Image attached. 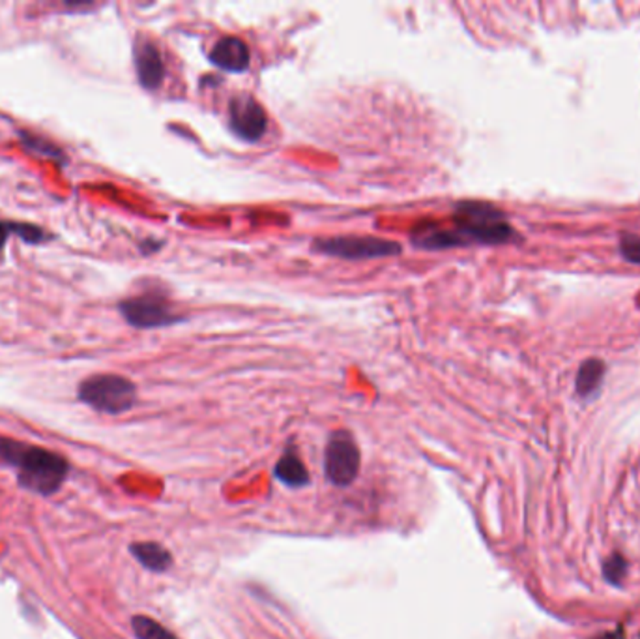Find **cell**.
Instances as JSON below:
<instances>
[{"label":"cell","instance_id":"obj_11","mask_svg":"<svg viewBox=\"0 0 640 639\" xmlns=\"http://www.w3.org/2000/svg\"><path fill=\"white\" fill-rule=\"evenodd\" d=\"M275 477L291 487H302L309 482L307 467L302 464V459L294 450L284 452L283 457L277 461Z\"/></svg>","mask_w":640,"mask_h":639},{"label":"cell","instance_id":"obj_7","mask_svg":"<svg viewBox=\"0 0 640 639\" xmlns=\"http://www.w3.org/2000/svg\"><path fill=\"white\" fill-rule=\"evenodd\" d=\"M231 130L247 143L263 139L268 128V117L263 105L252 94H238L229 105Z\"/></svg>","mask_w":640,"mask_h":639},{"label":"cell","instance_id":"obj_12","mask_svg":"<svg viewBox=\"0 0 640 639\" xmlns=\"http://www.w3.org/2000/svg\"><path fill=\"white\" fill-rule=\"evenodd\" d=\"M603 377H604V364L599 359L584 361L575 379L577 394L583 398L594 396L603 382Z\"/></svg>","mask_w":640,"mask_h":639},{"label":"cell","instance_id":"obj_8","mask_svg":"<svg viewBox=\"0 0 640 639\" xmlns=\"http://www.w3.org/2000/svg\"><path fill=\"white\" fill-rule=\"evenodd\" d=\"M135 72L137 79L147 90H158L165 78V66L160 49L150 42L142 40L135 46Z\"/></svg>","mask_w":640,"mask_h":639},{"label":"cell","instance_id":"obj_17","mask_svg":"<svg viewBox=\"0 0 640 639\" xmlns=\"http://www.w3.org/2000/svg\"><path fill=\"white\" fill-rule=\"evenodd\" d=\"M603 572H604V578H607L611 583L618 585L625 576V560L620 555H613L611 559H607V562H604Z\"/></svg>","mask_w":640,"mask_h":639},{"label":"cell","instance_id":"obj_13","mask_svg":"<svg viewBox=\"0 0 640 639\" xmlns=\"http://www.w3.org/2000/svg\"><path fill=\"white\" fill-rule=\"evenodd\" d=\"M17 235L21 236L25 242L28 244H42L49 238V235L40 229V227H36L32 224H12V222H0V252H3V247L6 244V238L8 235Z\"/></svg>","mask_w":640,"mask_h":639},{"label":"cell","instance_id":"obj_10","mask_svg":"<svg viewBox=\"0 0 640 639\" xmlns=\"http://www.w3.org/2000/svg\"><path fill=\"white\" fill-rule=\"evenodd\" d=\"M129 551L142 566L149 568V571H152V572H163V571H167V568L172 562L170 553L163 546H160L156 542H137V544H131Z\"/></svg>","mask_w":640,"mask_h":639},{"label":"cell","instance_id":"obj_5","mask_svg":"<svg viewBox=\"0 0 640 639\" xmlns=\"http://www.w3.org/2000/svg\"><path fill=\"white\" fill-rule=\"evenodd\" d=\"M122 317L135 329H160L181 321V315L174 313L167 300L156 295L133 297L119 306Z\"/></svg>","mask_w":640,"mask_h":639},{"label":"cell","instance_id":"obj_4","mask_svg":"<svg viewBox=\"0 0 640 639\" xmlns=\"http://www.w3.org/2000/svg\"><path fill=\"white\" fill-rule=\"evenodd\" d=\"M313 247L325 256L350 259V261L396 257L403 252L401 244L386 240V238H375V236H337V238H323V240L318 238L315 240Z\"/></svg>","mask_w":640,"mask_h":639},{"label":"cell","instance_id":"obj_3","mask_svg":"<svg viewBox=\"0 0 640 639\" xmlns=\"http://www.w3.org/2000/svg\"><path fill=\"white\" fill-rule=\"evenodd\" d=\"M137 398L135 384L120 375H94L81 382L79 400L88 407L107 413L120 414L133 407Z\"/></svg>","mask_w":640,"mask_h":639},{"label":"cell","instance_id":"obj_14","mask_svg":"<svg viewBox=\"0 0 640 639\" xmlns=\"http://www.w3.org/2000/svg\"><path fill=\"white\" fill-rule=\"evenodd\" d=\"M131 628L139 639H178L172 632H169L165 626L156 623L150 617L137 615L131 619Z\"/></svg>","mask_w":640,"mask_h":639},{"label":"cell","instance_id":"obj_6","mask_svg":"<svg viewBox=\"0 0 640 639\" xmlns=\"http://www.w3.org/2000/svg\"><path fill=\"white\" fill-rule=\"evenodd\" d=\"M360 448L354 443L352 435L346 432H337L332 435L326 446V477L332 484L343 487L354 482L360 471Z\"/></svg>","mask_w":640,"mask_h":639},{"label":"cell","instance_id":"obj_16","mask_svg":"<svg viewBox=\"0 0 640 639\" xmlns=\"http://www.w3.org/2000/svg\"><path fill=\"white\" fill-rule=\"evenodd\" d=\"M620 254L625 261H629L633 265H640V236L638 235H622Z\"/></svg>","mask_w":640,"mask_h":639},{"label":"cell","instance_id":"obj_15","mask_svg":"<svg viewBox=\"0 0 640 639\" xmlns=\"http://www.w3.org/2000/svg\"><path fill=\"white\" fill-rule=\"evenodd\" d=\"M19 137H21V143L25 145V149L30 152L42 154L47 158H55V160H58L62 156V151L58 147H55L51 141H47L40 135L30 133V131H19Z\"/></svg>","mask_w":640,"mask_h":639},{"label":"cell","instance_id":"obj_9","mask_svg":"<svg viewBox=\"0 0 640 639\" xmlns=\"http://www.w3.org/2000/svg\"><path fill=\"white\" fill-rule=\"evenodd\" d=\"M210 60L225 72L240 74L249 68V47L240 38L225 37L212 47Z\"/></svg>","mask_w":640,"mask_h":639},{"label":"cell","instance_id":"obj_1","mask_svg":"<svg viewBox=\"0 0 640 639\" xmlns=\"http://www.w3.org/2000/svg\"><path fill=\"white\" fill-rule=\"evenodd\" d=\"M517 233L506 222L502 210L487 203H460L455 208V225L451 229L421 225L412 240L421 250H448L469 244H506Z\"/></svg>","mask_w":640,"mask_h":639},{"label":"cell","instance_id":"obj_18","mask_svg":"<svg viewBox=\"0 0 640 639\" xmlns=\"http://www.w3.org/2000/svg\"><path fill=\"white\" fill-rule=\"evenodd\" d=\"M594 639H622L618 634H613V632H607V634H601V635H595Z\"/></svg>","mask_w":640,"mask_h":639},{"label":"cell","instance_id":"obj_2","mask_svg":"<svg viewBox=\"0 0 640 639\" xmlns=\"http://www.w3.org/2000/svg\"><path fill=\"white\" fill-rule=\"evenodd\" d=\"M0 461L15 467L19 484L38 495L58 491L69 471L60 454L6 437H0Z\"/></svg>","mask_w":640,"mask_h":639}]
</instances>
